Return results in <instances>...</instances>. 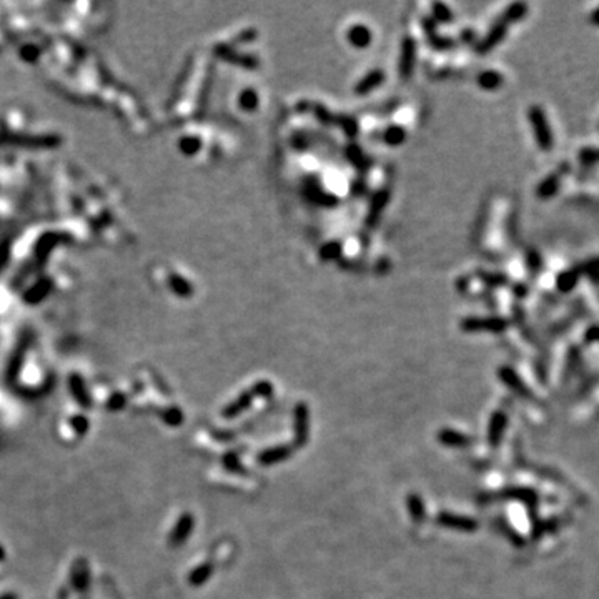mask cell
<instances>
[{
  "instance_id": "cell-12",
  "label": "cell",
  "mask_w": 599,
  "mask_h": 599,
  "mask_svg": "<svg viewBox=\"0 0 599 599\" xmlns=\"http://www.w3.org/2000/svg\"><path fill=\"white\" fill-rule=\"evenodd\" d=\"M503 75L498 74V72H484L478 77V83L481 85L483 88H486V90H496V88L501 87L503 85Z\"/></svg>"
},
{
  "instance_id": "cell-22",
  "label": "cell",
  "mask_w": 599,
  "mask_h": 599,
  "mask_svg": "<svg viewBox=\"0 0 599 599\" xmlns=\"http://www.w3.org/2000/svg\"><path fill=\"white\" fill-rule=\"evenodd\" d=\"M581 160L584 163H593V161L599 160V150H593V148H586L584 152H581Z\"/></svg>"
},
{
  "instance_id": "cell-7",
  "label": "cell",
  "mask_w": 599,
  "mask_h": 599,
  "mask_svg": "<svg viewBox=\"0 0 599 599\" xmlns=\"http://www.w3.org/2000/svg\"><path fill=\"white\" fill-rule=\"evenodd\" d=\"M348 39H350V42L355 47L363 49V47L369 45V42H372V32H369L365 25H355V27L348 32Z\"/></svg>"
},
{
  "instance_id": "cell-8",
  "label": "cell",
  "mask_w": 599,
  "mask_h": 599,
  "mask_svg": "<svg viewBox=\"0 0 599 599\" xmlns=\"http://www.w3.org/2000/svg\"><path fill=\"white\" fill-rule=\"evenodd\" d=\"M388 192L383 190V192H380L376 195L375 198H373L372 207H369V214H368V225H375L378 216H380L381 211H383V208L386 203H388Z\"/></svg>"
},
{
  "instance_id": "cell-17",
  "label": "cell",
  "mask_w": 599,
  "mask_h": 599,
  "mask_svg": "<svg viewBox=\"0 0 599 599\" xmlns=\"http://www.w3.org/2000/svg\"><path fill=\"white\" fill-rule=\"evenodd\" d=\"M441 522L446 526H456V528H463V529H470L474 528V522L468 521V520H463V518H454V516H441Z\"/></svg>"
},
{
  "instance_id": "cell-11",
  "label": "cell",
  "mask_w": 599,
  "mask_h": 599,
  "mask_svg": "<svg viewBox=\"0 0 599 599\" xmlns=\"http://www.w3.org/2000/svg\"><path fill=\"white\" fill-rule=\"evenodd\" d=\"M577 280H580V270H566V271H563V273L559 275L558 277V288L563 293H568V291H571L573 288L576 287V283H577Z\"/></svg>"
},
{
  "instance_id": "cell-9",
  "label": "cell",
  "mask_w": 599,
  "mask_h": 599,
  "mask_svg": "<svg viewBox=\"0 0 599 599\" xmlns=\"http://www.w3.org/2000/svg\"><path fill=\"white\" fill-rule=\"evenodd\" d=\"M225 61H230L233 63H241V65L245 67V69H257L258 61L255 57H241V55L235 54L232 49H220V54Z\"/></svg>"
},
{
  "instance_id": "cell-15",
  "label": "cell",
  "mask_w": 599,
  "mask_h": 599,
  "mask_svg": "<svg viewBox=\"0 0 599 599\" xmlns=\"http://www.w3.org/2000/svg\"><path fill=\"white\" fill-rule=\"evenodd\" d=\"M406 137L405 130L401 129V127H392V129L386 130L385 134V142L390 143V145H399V143L403 142Z\"/></svg>"
},
{
  "instance_id": "cell-1",
  "label": "cell",
  "mask_w": 599,
  "mask_h": 599,
  "mask_svg": "<svg viewBox=\"0 0 599 599\" xmlns=\"http://www.w3.org/2000/svg\"><path fill=\"white\" fill-rule=\"evenodd\" d=\"M531 127L534 130V137L541 150L550 152L553 148V131H551L550 123H548L546 113L543 112V109L539 105H533L528 112Z\"/></svg>"
},
{
  "instance_id": "cell-5",
  "label": "cell",
  "mask_w": 599,
  "mask_h": 599,
  "mask_svg": "<svg viewBox=\"0 0 599 599\" xmlns=\"http://www.w3.org/2000/svg\"><path fill=\"white\" fill-rule=\"evenodd\" d=\"M385 80V75L381 70H373L369 72L368 75H365L363 79L360 80L358 85L355 87V93L356 95H367L372 90H375V88Z\"/></svg>"
},
{
  "instance_id": "cell-14",
  "label": "cell",
  "mask_w": 599,
  "mask_h": 599,
  "mask_svg": "<svg viewBox=\"0 0 599 599\" xmlns=\"http://www.w3.org/2000/svg\"><path fill=\"white\" fill-rule=\"evenodd\" d=\"M501 378H503L504 381H508L509 385H511L513 390H516L518 393L521 394H528V390L525 388V385H522V381L518 378L515 373L511 372V369H501Z\"/></svg>"
},
{
  "instance_id": "cell-6",
  "label": "cell",
  "mask_w": 599,
  "mask_h": 599,
  "mask_svg": "<svg viewBox=\"0 0 599 599\" xmlns=\"http://www.w3.org/2000/svg\"><path fill=\"white\" fill-rule=\"evenodd\" d=\"M559 184H561V172H554L553 175L546 177L545 180H543L541 184H539V186H538V195L541 198L551 197V195H554L556 192H558Z\"/></svg>"
},
{
  "instance_id": "cell-23",
  "label": "cell",
  "mask_w": 599,
  "mask_h": 599,
  "mask_svg": "<svg viewBox=\"0 0 599 599\" xmlns=\"http://www.w3.org/2000/svg\"><path fill=\"white\" fill-rule=\"evenodd\" d=\"M481 277L484 278V282H486L488 285H493V287H498V285L506 283V280H504V277H501V275H486V273H481Z\"/></svg>"
},
{
  "instance_id": "cell-3",
  "label": "cell",
  "mask_w": 599,
  "mask_h": 599,
  "mask_svg": "<svg viewBox=\"0 0 599 599\" xmlns=\"http://www.w3.org/2000/svg\"><path fill=\"white\" fill-rule=\"evenodd\" d=\"M506 32H508V24H504V22H501V20H498L495 27H493L491 31L488 32V35L484 37L481 42H479V45L477 47V52L481 54V55L490 52L491 49H495V47L504 39Z\"/></svg>"
},
{
  "instance_id": "cell-13",
  "label": "cell",
  "mask_w": 599,
  "mask_h": 599,
  "mask_svg": "<svg viewBox=\"0 0 599 599\" xmlns=\"http://www.w3.org/2000/svg\"><path fill=\"white\" fill-rule=\"evenodd\" d=\"M504 426H506V416L503 413H498L493 416L491 420V428H490V441L491 445H496L503 435Z\"/></svg>"
},
{
  "instance_id": "cell-10",
  "label": "cell",
  "mask_w": 599,
  "mask_h": 599,
  "mask_svg": "<svg viewBox=\"0 0 599 599\" xmlns=\"http://www.w3.org/2000/svg\"><path fill=\"white\" fill-rule=\"evenodd\" d=\"M526 14H528V6H526V3H513V6H509L508 10L501 15L500 20L509 25L511 22H518V20L525 19Z\"/></svg>"
},
{
  "instance_id": "cell-20",
  "label": "cell",
  "mask_w": 599,
  "mask_h": 599,
  "mask_svg": "<svg viewBox=\"0 0 599 599\" xmlns=\"http://www.w3.org/2000/svg\"><path fill=\"white\" fill-rule=\"evenodd\" d=\"M340 253V243H326L321 248V258H325V260H330V258H335Z\"/></svg>"
},
{
  "instance_id": "cell-19",
  "label": "cell",
  "mask_w": 599,
  "mask_h": 599,
  "mask_svg": "<svg viewBox=\"0 0 599 599\" xmlns=\"http://www.w3.org/2000/svg\"><path fill=\"white\" fill-rule=\"evenodd\" d=\"M441 441H443V443H446V445L458 446V445H465L466 438L463 435H458V433H454V431H443L441 433Z\"/></svg>"
},
{
  "instance_id": "cell-21",
  "label": "cell",
  "mask_w": 599,
  "mask_h": 599,
  "mask_svg": "<svg viewBox=\"0 0 599 599\" xmlns=\"http://www.w3.org/2000/svg\"><path fill=\"white\" fill-rule=\"evenodd\" d=\"M435 15L436 19H440V22H448V20H452V12L446 8V6L443 3H435Z\"/></svg>"
},
{
  "instance_id": "cell-25",
  "label": "cell",
  "mask_w": 599,
  "mask_h": 599,
  "mask_svg": "<svg viewBox=\"0 0 599 599\" xmlns=\"http://www.w3.org/2000/svg\"><path fill=\"white\" fill-rule=\"evenodd\" d=\"M591 22H593L594 25H599V7H598L596 10H594L593 14H591Z\"/></svg>"
},
{
  "instance_id": "cell-16",
  "label": "cell",
  "mask_w": 599,
  "mask_h": 599,
  "mask_svg": "<svg viewBox=\"0 0 599 599\" xmlns=\"http://www.w3.org/2000/svg\"><path fill=\"white\" fill-rule=\"evenodd\" d=\"M240 105L245 110H255L258 107V95L255 90H245L240 97Z\"/></svg>"
},
{
  "instance_id": "cell-2",
  "label": "cell",
  "mask_w": 599,
  "mask_h": 599,
  "mask_svg": "<svg viewBox=\"0 0 599 599\" xmlns=\"http://www.w3.org/2000/svg\"><path fill=\"white\" fill-rule=\"evenodd\" d=\"M461 328L466 331H504L508 321L503 318H468L461 323Z\"/></svg>"
},
{
  "instance_id": "cell-18",
  "label": "cell",
  "mask_w": 599,
  "mask_h": 599,
  "mask_svg": "<svg viewBox=\"0 0 599 599\" xmlns=\"http://www.w3.org/2000/svg\"><path fill=\"white\" fill-rule=\"evenodd\" d=\"M287 454L288 453H287V449H285V448H277V449H271V452L263 454L260 460H262V463H266V465H270V463L283 460V458L287 456Z\"/></svg>"
},
{
  "instance_id": "cell-4",
  "label": "cell",
  "mask_w": 599,
  "mask_h": 599,
  "mask_svg": "<svg viewBox=\"0 0 599 599\" xmlns=\"http://www.w3.org/2000/svg\"><path fill=\"white\" fill-rule=\"evenodd\" d=\"M416 45L413 39H405L401 44V58H399V74L403 79H410L413 74Z\"/></svg>"
},
{
  "instance_id": "cell-24",
  "label": "cell",
  "mask_w": 599,
  "mask_h": 599,
  "mask_svg": "<svg viewBox=\"0 0 599 599\" xmlns=\"http://www.w3.org/2000/svg\"><path fill=\"white\" fill-rule=\"evenodd\" d=\"M584 266H586V271H589V273H591L593 277H598V273H599V258H596V260L588 262Z\"/></svg>"
}]
</instances>
